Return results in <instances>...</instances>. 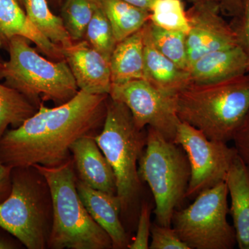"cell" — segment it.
<instances>
[{
    "label": "cell",
    "mask_w": 249,
    "mask_h": 249,
    "mask_svg": "<svg viewBox=\"0 0 249 249\" xmlns=\"http://www.w3.org/2000/svg\"><path fill=\"white\" fill-rule=\"evenodd\" d=\"M109 94L79 90L68 102L37 111L0 139V162L11 168L38 164L53 167L71 157L72 144L82 137H96L106 120Z\"/></svg>",
    "instance_id": "1"
},
{
    "label": "cell",
    "mask_w": 249,
    "mask_h": 249,
    "mask_svg": "<svg viewBox=\"0 0 249 249\" xmlns=\"http://www.w3.org/2000/svg\"><path fill=\"white\" fill-rule=\"evenodd\" d=\"M175 104L181 122L227 143L249 110V72L217 83H190L175 95Z\"/></svg>",
    "instance_id": "2"
},
{
    "label": "cell",
    "mask_w": 249,
    "mask_h": 249,
    "mask_svg": "<svg viewBox=\"0 0 249 249\" xmlns=\"http://www.w3.org/2000/svg\"><path fill=\"white\" fill-rule=\"evenodd\" d=\"M95 140L114 171L121 218L134 227L142 202L138 165L146 146L147 129H139L127 106L109 96L106 120Z\"/></svg>",
    "instance_id": "3"
},
{
    "label": "cell",
    "mask_w": 249,
    "mask_h": 249,
    "mask_svg": "<svg viewBox=\"0 0 249 249\" xmlns=\"http://www.w3.org/2000/svg\"><path fill=\"white\" fill-rule=\"evenodd\" d=\"M33 166L45 177L52 194L53 222L47 248L112 249L110 237L93 220L78 195L72 157L56 166Z\"/></svg>",
    "instance_id": "4"
},
{
    "label": "cell",
    "mask_w": 249,
    "mask_h": 249,
    "mask_svg": "<svg viewBox=\"0 0 249 249\" xmlns=\"http://www.w3.org/2000/svg\"><path fill=\"white\" fill-rule=\"evenodd\" d=\"M53 222L50 188L35 166L12 169V189L0 204V229L29 249L47 248Z\"/></svg>",
    "instance_id": "5"
},
{
    "label": "cell",
    "mask_w": 249,
    "mask_h": 249,
    "mask_svg": "<svg viewBox=\"0 0 249 249\" xmlns=\"http://www.w3.org/2000/svg\"><path fill=\"white\" fill-rule=\"evenodd\" d=\"M29 41L22 36L9 41V59L3 63L4 85L22 93L37 108L47 101L56 106L68 102L79 89L66 60H47Z\"/></svg>",
    "instance_id": "6"
},
{
    "label": "cell",
    "mask_w": 249,
    "mask_h": 249,
    "mask_svg": "<svg viewBox=\"0 0 249 249\" xmlns=\"http://www.w3.org/2000/svg\"><path fill=\"white\" fill-rule=\"evenodd\" d=\"M138 174L155 199L156 223L171 227L177 208L186 198L191 166L186 152L152 127L147 128V144L139 160Z\"/></svg>",
    "instance_id": "7"
},
{
    "label": "cell",
    "mask_w": 249,
    "mask_h": 249,
    "mask_svg": "<svg viewBox=\"0 0 249 249\" xmlns=\"http://www.w3.org/2000/svg\"><path fill=\"white\" fill-rule=\"evenodd\" d=\"M225 181L201 193L186 209L174 212L172 224L190 249H232L237 244Z\"/></svg>",
    "instance_id": "8"
},
{
    "label": "cell",
    "mask_w": 249,
    "mask_h": 249,
    "mask_svg": "<svg viewBox=\"0 0 249 249\" xmlns=\"http://www.w3.org/2000/svg\"><path fill=\"white\" fill-rule=\"evenodd\" d=\"M174 142L182 147L189 160L191 178L186 198L191 200L203 191L225 181L237 156L235 147L210 140L200 130L184 122L178 125Z\"/></svg>",
    "instance_id": "9"
},
{
    "label": "cell",
    "mask_w": 249,
    "mask_h": 249,
    "mask_svg": "<svg viewBox=\"0 0 249 249\" xmlns=\"http://www.w3.org/2000/svg\"><path fill=\"white\" fill-rule=\"evenodd\" d=\"M109 97L127 106L139 129L150 127L174 142L181 120L177 114L175 95L157 89L145 79L112 85Z\"/></svg>",
    "instance_id": "10"
},
{
    "label": "cell",
    "mask_w": 249,
    "mask_h": 249,
    "mask_svg": "<svg viewBox=\"0 0 249 249\" xmlns=\"http://www.w3.org/2000/svg\"><path fill=\"white\" fill-rule=\"evenodd\" d=\"M193 3L186 11L189 22L186 35L189 67L202 55L238 45L235 31L221 16L219 1L202 0Z\"/></svg>",
    "instance_id": "11"
},
{
    "label": "cell",
    "mask_w": 249,
    "mask_h": 249,
    "mask_svg": "<svg viewBox=\"0 0 249 249\" xmlns=\"http://www.w3.org/2000/svg\"><path fill=\"white\" fill-rule=\"evenodd\" d=\"M79 90L90 94H109L111 82L109 62L86 40L62 49Z\"/></svg>",
    "instance_id": "12"
},
{
    "label": "cell",
    "mask_w": 249,
    "mask_h": 249,
    "mask_svg": "<svg viewBox=\"0 0 249 249\" xmlns=\"http://www.w3.org/2000/svg\"><path fill=\"white\" fill-rule=\"evenodd\" d=\"M77 178L95 190L116 195V178L95 137H82L70 148Z\"/></svg>",
    "instance_id": "13"
},
{
    "label": "cell",
    "mask_w": 249,
    "mask_h": 249,
    "mask_svg": "<svg viewBox=\"0 0 249 249\" xmlns=\"http://www.w3.org/2000/svg\"><path fill=\"white\" fill-rule=\"evenodd\" d=\"M76 188L91 217L110 237L112 249L128 248V233L121 219V203L116 195L93 189L77 178Z\"/></svg>",
    "instance_id": "14"
},
{
    "label": "cell",
    "mask_w": 249,
    "mask_h": 249,
    "mask_svg": "<svg viewBox=\"0 0 249 249\" xmlns=\"http://www.w3.org/2000/svg\"><path fill=\"white\" fill-rule=\"evenodd\" d=\"M15 36H22L34 42L51 60H65L61 47L53 44L36 28L18 0H0V47H7Z\"/></svg>",
    "instance_id": "15"
},
{
    "label": "cell",
    "mask_w": 249,
    "mask_h": 249,
    "mask_svg": "<svg viewBox=\"0 0 249 249\" xmlns=\"http://www.w3.org/2000/svg\"><path fill=\"white\" fill-rule=\"evenodd\" d=\"M249 72V58L240 46L202 55L188 68L191 83H217Z\"/></svg>",
    "instance_id": "16"
},
{
    "label": "cell",
    "mask_w": 249,
    "mask_h": 249,
    "mask_svg": "<svg viewBox=\"0 0 249 249\" xmlns=\"http://www.w3.org/2000/svg\"><path fill=\"white\" fill-rule=\"evenodd\" d=\"M231 204L229 214L235 229L239 249H249V167L238 155L225 180Z\"/></svg>",
    "instance_id": "17"
},
{
    "label": "cell",
    "mask_w": 249,
    "mask_h": 249,
    "mask_svg": "<svg viewBox=\"0 0 249 249\" xmlns=\"http://www.w3.org/2000/svg\"><path fill=\"white\" fill-rule=\"evenodd\" d=\"M142 32L145 79L157 89L176 95L191 83L188 71L180 68L156 48L145 26Z\"/></svg>",
    "instance_id": "18"
},
{
    "label": "cell",
    "mask_w": 249,
    "mask_h": 249,
    "mask_svg": "<svg viewBox=\"0 0 249 249\" xmlns=\"http://www.w3.org/2000/svg\"><path fill=\"white\" fill-rule=\"evenodd\" d=\"M109 62L112 85L145 79L142 29L117 42Z\"/></svg>",
    "instance_id": "19"
},
{
    "label": "cell",
    "mask_w": 249,
    "mask_h": 249,
    "mask_svg": "<svg viewBox=\"0 0 249 249\" xmlns=\"http://www.w3.org/2000/svg\"><path fill=\"white\" fill-rule=\"evenodd\" d=\"M110 22L117 42L143 28L150 21V13L124 0H98Z\"/></svg>",
    "instance_id": "20"
},
{
    "label": "cell",
    "mask_w": 249,
    "mask_h": 249,
    "mask_svg": "<svg viewBox=\"0 0 249 249\" xmlns=\"http://www.w3.org/2000/svg\"><path fill=\"white\" fill-rule=\"evenodd\" d=\"M25 11L33 24L53 44L62 49L73 43L62 18L52 13L47 0H27Z\"/></svg>",
    "instance_id": "21"
},
{
    "label": "cell",
    "mask_w": 249,
    "mask_h": 249,
    "mask_svg": "<svg viewBox=\"0 0 249 249\" xmlns=\"http://www.w3.org/2000/svg\"><path fill=\"white\" fill-rule=\"evenodd\" d=\"M37 109L22 93L0 84V139L9 126L19 127Z\"/></svg>",
    "instance_id": "22"
},
{
    "label": "cell",
    "mask_w": 249,
    "mask_h": 249,
    "mask_svg": "<svg viewBox=\"0 0 249 249\" xmlns=\"http://www.w3.org/2000/svg\"><path fill=\"white\" fill-rule=\"evenodd\" d=\"M145 28L156 48L180 68L188 71L187 34L179 31L165 30L150 21L145 24Z\"/></svg>",
    "instance_id": "23"
},
{
    "label": "cell",
    "mask_w": 249,
    "mask_h": 249,
    "mask_svg": "<svg viewBox=\"0 0 249 249\" xmlns=\"http://www.w3.org/2000/svg\"><path fill=\"white\" fill-rule=\"evenodd\" d=\"M98 5V0H63L61 18L73 42L82 40Z\"/></svg>",
    "instance_id": "24"
},
{
    "label": "cell",
    "mask_w": 249,
    "mask_h": 249,
    "mask_svg": "<svg viewBox=\"0 0 249 249\" xmlns=\"http://www.w3.org/2000/svg\"><path fill=\"white\" fill-rule=\"evenodd\" d=\"M150 21L165 30L188 34L189 22L181 0H156L150 11Z\"/></svg>",
    "instance_id": "25"
},
{
    "label": "cell",
    "mask_w": 249,
    "mask_h": 249,
    "mask_svg": "<svg viewBox=\"0 0 249 249\" xmlns=\"http://www.w3.org/2000/svg\"><path fill=\"white\" fill-rule=\"evenodd\" d=\"M85 36L89 45L109 61L117 41L110 22L99 4L88 24Z\"/></svg>",
    "instance_id": "26"
},
{
    "label": "cell",
    "mask_w": 249,
    "mask_h": 249,
    "mask_svg": "<svg viewBox=\"0 0 249 249\" xmlns=\"http://www.w3.org/2000/svg\"><path fill=\"white\" fill-rule=\"evenodd\" d=\"M150 249H190L178 237L175 229L153 223L150 229Z\"/></svg>",
    "instance_id": "27"
},
{
    "label": "cell",
    "mask_w": 249,
    "mask_h": 249,
    "mask_svg": "<svg viewBox=\"0 0 249 249\" xmlns=\"http://www.w3.org/2000/svg\"><path fill=\"white\" fill-rule=\"evenodd\" d=\"M152 205L146 201H142L140 211L137 221V232L132 242L129 243V249H149V239L151 229Z\"/></svg>",
    "instance_id": "28"
},
{
    "label": "cell",
    "mask_w": 249,
    "mask_h": 249,
    "mask_svg": "<svg viewBox=\"0 0 249 249\" xmlns=\"http://www.w3.org/2000/svg\"><path fill=\"white\" fill-rule=\"evenodd\" d=\"M230 24L237 36L238 45L249 58V0H242L240 14L234 16Z\"/></svg>",
    "instance_id": "29"
},
{
    "label": "cell",
    "mask_w": 249,
    "mask_h": 249,
    "mask_svg": "<svg viewBox=\"0 0 249 249\" xmlns=\"http://www.w3.org/2000/svg\"><path fill=\"white\" fill-rule=\"evenodd\" d=\"M234 143L237 155L249 167V110L234 135Z\"/></svg>",
    "instance_id": "30"
},
{
    "label": "cell",
    "mask_w": 249,
    "mask_h": 249,
    "mask_svg": "<svg viewBox=\"0 0 249 249\" xmlns=\"http://www.w3.org/2000/svg\"><path fill=\"white\" fill-rule=\"evenodd\" d=\"M12 169L0 162V204L9 196L12 189Z\"/></svg>",
    "instance_id": "31"
},
{
    "label": "cell",
    "mask_w": 249,
    "mask_h": 249,
    "mask_svg": "<svg viewBox=\"0 0 249 249\" xmlns=\"http://www.w3.org/2000/svg\"><path fill=\"white\" fill-rule=\"evenodd\" d=\"M219 5L221 12L234 17L242 10V0H220Z\"/></svg>",
    "instance_id": "32"
},
{
    "label": "cell",
    "mask_w": 249,
    "mask_h": 249,
    "mask_svg": "<svg viewBox=\"0 0 249 249\" xmlns=\"http://www.w3.org/2000/svg\"><path fill=\"white\" fill-rule=\"evenodd\" d=\"M124 1L132 6H136L139 9L145 10L150 13L152 6L156 0H124Z\"/></svg>",
    "instance_id": "33"
},
{
    "label": "cell",
    "mask_w": 249,
    "mask_h": 249,
    "mask_svg": "<svg viewBox=\"0 0 249 249\" xmlns=\"http://www.w3.org/2000/svg\"><path fill=\"white\" fill-rule=\"evenodd\" d=\"M21 245L22 244L19 241L16 242L11 237H6L0 234V249H19Z\"/></svg>",
    "instance_id": "34"
},
{
    "label": "cell",
    "mask_w": 249,
    "mask_h": 249,
    "mask_svg": "<svg viewBox=\"0 0 249 249\" xmlns=\"http://www.w3.org/2000/svg\"><path fill=\"white\" fill-rule=\"evenodd\" d=\"M19 2L20 3L21 6L24 8V10H25L26 5H27V0H18Z\"/></svg>",
    "instance_id": "35"
},
{
    "label": "cell",
    "mask_w": 249,
    "mask_h": 249,
    "mask_svg": "<svg viewBox=\"0 0 249 249\" xmlns=\"http://www.w3.org/2000/svg\"><path fill=\"white\" fill-rule=\"evenodd\" d=\"M3 63L0 62V79H2Z\"/></svg>",
    "instance_id": "36"
},
{
    "label": "cell",
    "mask_w": 249,
    "mask_h": 249,
    "mask_svg": "<svg viewBox=\"0 0 249 249\" xmlns=\"http://www.w3.org/2000/svg\"><path fill=\"white\" fill-rule=\"evenodd\" d=\"M62 1H63V0H52V1H53V2L58 3V4H60V3H61L62 4Z\"/></svg>",
    "instance_id": "37"
},
{
    "label": "cell",
    "mask_w": 249,
    "mask_h": 249,
    "mask_svg": "<svg viewBox=\"0 0 249 249\" xmlns=\"http://www.w3.org/2000/svg\"><path fill=\"white\" fill-rule=\"evenodd\" d=\"M191 1H193V2H196V1H202V0H191ZM214 1H220V0H214Z\"/></svg>",
    "instance_id": "38"
}]
</instances>
